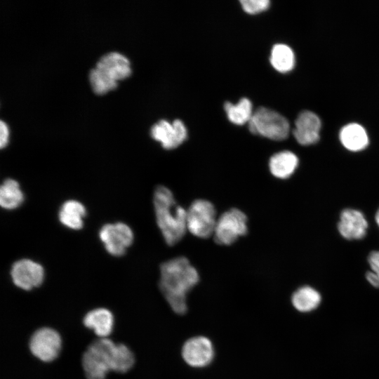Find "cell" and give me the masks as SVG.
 Returning a JSON list of instances; mask_svg holds the SVG:
<instances>
[{
  "label": "cell",
  "mask_w": 379,
  "mask_h": 379,
  "mask_svg": "<svg viewBox=\"0 0 379 379\" xmlns=\"http://www.w3.org/2000/svg\"><path fill=\"white\" fill-rule=\"evenodd\" d=\"M339 138L344 147L352 152L361 151L368 145V137L365 128L356 123L343 126L340 131Z\"/></svg>",
  "instance_id": "17"
},
{
  "label": "cell",
  "mask_w": 379,
  "mask_h": 379,
  "mask_svg": "<svg viewBox=\"0 0 379 379\" xmlns=\"http://www.w3.org/2000/svg\"><path fill=\"white\" fill-rule=\"evenodd\" d=\"M153 204L157 224L164 241L169 246L176 244L187 231V210L178 205L172 192L162 185L154 190Z\"/></svg>",
  "instance_id": "2"
},
{
  "label": "cell",
  "mask_w": 379,
  "mask_h": 379,
  "mask_svg": "<svg viewBox=\"0 0 379 379\" xmlns=\"http://www.w3.org/2000/svg\"><path fill=\"white\" fill-rule=\"evenodd\" d=\"M248 129L253 134L279 141L288 138L290 125L288 120L277 112L260 107L254 111L248 122Z\"/></svg>",
  "instance_id": "5"
},
{
  "label": "cell",
  "mask_w": 379,
  "mask_h": 379,
  "mask_svg": "<svg viewBox=\"0 0 379 379\" xmlns=\"http://www.w3.org/2000/svg\"><path fill=\"white\" fill-rule=\"evenodd\" d=\"M199 281L197 270L185 257L172 258L160 266L159 288L177 314L186 312L187 294Z\"/></svg>",
  "instance_id": "1"
},
{
  "label": "cell",
  "mask_w": 379,
  "mask_h": 379,
  "mask_svg": "<svg viewBox=\"0 0 379 379\" xmlns=\"http://www.w3.org/2000/svg\"><path fill=\"white\" fill-rule=\"evenodd\" d=\"M117 344L108 338H99L87 348L82 357V366L87 379H105L114 371Z\"/></svg>",
  "instance_id": "4"
},
{
  "label": "cell",
  "mask_w": 379,
  "mask_h": 379,
  "mask_svg": "<svg viewBox=\"0 0 379 379\" xmlns=\"http://www.w3.org/2000/svg\"><path fill=\"white\" fill-rule=\"evenodd\" d=\"M84 326L92 329L100 338H107L114 326L112 313L106 308H97L88 312L83 320Z\"/></svg>",
  "instance_id": "15"
},
{
  "label": "cell",
  "mask_w": 379,
  "mask_h": 379,
  "mask_svg": "<svg viewBox=\"0 0 379 379\" xmlns=\"http://www.w3.org/2000/svg\"><path fill=\"white\" fill-rule=\"evenodd\" d=\"M8 128L7 125L2 121L0 122V146L4 147L8 141Z\"/></svg>",
  "instance_id": "25"
},
{
  "label": "cell",
  "mask_w": 379,
  "mask_h": 379,
  "mask_svg": "<svg viewBox=\"0 0 379 379\" xmlns=\"http://www.w3.org/2000/svg\"><path fill=\"white\" fill-rule=\"evenodd\" d=\"M366 278L373 287L379 288V277L372 270L366 272Z\"/></svg>",
  "instance_id": "26"
},
{
  "label": "cell",
  "mask_w": 379,
  "mask_h": 379,
  "mask_svg": "<svg viewBox=\"0 0 379 379\" xmlns=\"http://www.w3.org/2000/svg\"><path fill=\"white\" fill-rule=\"evenodd\" d=\"M24 201V194L18 181L8 178L0 187V204L6 210L18 208Z\"/></svg>",
  "instance_id": "20"
},
{
  "label": "cell",
  "mask_w": 379,
  "mask_h": 379,
  "mask_svg": "<svg viewBox=\"0 0 379 379\" xmlns=\"http://www.w3.org/2000/svg\"><path fill=\"white\" fill-rule=\"evenodd\" d=\"M218 218L214 206L206 199H196L187 209V230L192 235L206 239L213 235Z\"/></svg>",
  "instance_id": "6"
},
{
  "label": "cell",
  "mask_w": 379,
  "mask_h": 379,
  "mask_svg": "<svg viewBox=\"0 0 379 379\" xmlns=\"http://www.w3.org/2000/svg\"><path fill=\"white\" fill-rule=\"evenodd\" d=\"M321 120L314 112H300L295 121L293 134L296 141L302 145H310L319 141L320 138Z\"/></svg>",
  "instance_id": "13"
},
{
  "label": "cell",
  "mask_w": 379,
  "mask_h": 379,
  "mask_svg": "<svg viewBox=\"0 0 379 379\" xmlns=\"http://www.w3.org/2000/svg\"><path fill=\"white\" fill-rule=\"evenodd\" d=\"M375 222H376L377 225L379 227V208H378V210L377 211V212L375 213Z\"/></svg>",
  "instance_id": "27"
},
{
  "label": "cell",
  "mask_w": 379,
  "mask_h": 379,
  "mask_svg": "<svg viewBox=\"0 0 379 379\" xmlns=\"http://www.w3.org/2000/svg\"><path fill=\"white\" fill-rule=\"evenodd\" d=\"M243 10L248 14H257L266 11L270 5L268 0H241Z\"/></svg>",
  "instance_id": "23"
},
{
  "label": "cell",
  "mask_w": 379,
  "mask_h": 379,
  "mask_svg": "<svg viewBox=\"0 0 379 379\" xmlns=\"http://www.w3.org/2000/svg\"><path fill=\"white\" fill-rule=\"evenodd\" d=\"M298 158L288 150L281 151L273 154L269 161L270 173L279 179L291 176L298 166Z\"/></svg>",
  "instance_id": "16"
},
{
  "label": "cell",
  "mask_w": 379,
  "mask_h": 379,
  "mask_svg": "<svg viewBox=\"0 0 379 379\" xmlns=\"http://www.w3.org/2000/svg\"><path fill=\"white\" fill-rule=\"evenodd\" d=\"M321 296L318 291L310 286L298 288L292 295L293 307L300 312H310L320 305Z\"/></svg>",
  "instance_id": "19"
},
{
  "label": "cell",
  "mask_w": 379,
  "mask_h": 379,
  "mask_svg": "<svg viewBox=\"0 0 379 379\" xmlns=\"http://www.w3.org/2000/svg\"><path fill=\"white\" fill-rule=\"evenodd\" d=\"M224 109L230 121L236 125L248 124L254 112L251 100L246 98H241L236 105L227 102Z\"/></svg>",
  "instance_id": "22"
},
{
  "label": "cell",
  "mask_w": 379,
  "mask_h": 379,
  "mask_svg": "<svg viewBox=\"0 0 379 379\" xmlns=\"http://www.w3.org/2000/svg\"><path fill=\"white\" fill-rule=\"evenodd\" d=\"M247 217L241 210L233 208L218 218L213 238L218 244L228 246L247 233Z\"/></svg>",
  "instance_id": "7"
},
{
  "label": "cell",
  "mask_w": 379,
  "mask_h": 379,
  "mask_svg": "<svg viewBox=\"0 0 379 379\" xmlns=\"http://www.w3.org/2000/svg\"><path fill=\"white\" fill-rule=\"evenodd\" d=\"M270 62L277 71L281 73L288 72L293 69L295 65L294 53L286 44H275L271 51Z\"/></svg>",
  "instance_id": "21"
},
{
  "label": "cell",
  "mask_w": 379,
  "mask_h": 379,
  "mask_svg": "<svg viewBox=\"0 0 379 379\" xmlns=\"http://www.w3.org/2000/svg\"><path fill=\"white\" fill-rule=\"evenodd\" d=\"M86 208L80 201L71 199L65 201L59 211L58 218L66 227L78 230L84 226Z\"/></svg>",
  "instance_id": "18"
},
{
  "label": "cell",
  "mask_w": 379,
  "mask_h": 379,
  "mask_svg": "<svg viewBox=\"0 0 379 379\" xmlns=\"http://www.w3.org/2000/svg\"><path fill=\"white\" fill-rule=\"evenodd\" d=\"M131 73L128 59L122 54L111 52L100 58L91 69L89 79L93 91L101 95L115 88L117 81L128 77Z\"/></svg>",
  "instance_id": "3"
},
{
  "label": "cell",
  "mask_w": 379,
  "mask_h": 379,
  "mask_svg": "<svg viewBox=\"0 0 379 379\" xmlns=\"http://www.w3.org/2000/svg\"><path fill=\"white\" fill-rule=\"evenodd\" d=\"M187 135V128L180 119H175L172 123L161 120L151 128L152 138L159 141L166 149L180 146L186 140Z\"/></svg>",
  "instance_id": "12"
},
{
  "label": "cell",
  "mask_w": 379,
  "mask_h": 379,
  "mask_svg": "<svg viewBox=\"0 0 379 379\" xmlns=\"http://www.w3.org/2000/svg\"><path fill=\"white\" fill-rule=\"evenodd\" d=\"M99 238L107 253L121 256L133 242L134 234L128 225L117 222L103 225L99 231Z\"/></svg>",
  "instance_id": "8"
},
{
  "label": "cell",
  "mask_w": 379,
  "mask_h": 379,
  "mask_svg": "<svg viewBox=\"0 0 379 379\" xmlns=\"http://www.w3.org/2000/svg\"><path fill=\"white\" fill-rule=\"evenodd\" d=\"M368 262L371 270L379 277V251H372L368 257Z\"/></svg>",
  "instance_id": "24"
},
{
  "label": "cell",
  "mask_w": 379,
  "mask_h": 379,
  "mask_svg": "<svg viewBox=\"0 0 379 379\" xmlns=\"http://www.w3.org/2000/svg\"><path fill=\"white\" fill-rule=\"evenodd\" d=\"M11 277L15 286L29 291L43 283L45 272L43 266L31 259L23 258L15 262L11 270Z\"/></svg>",
  "instance_id": "10"
},
{
  "label": "cell",
  "mask_w": 379,
  "mask_h": 379,
  "mask_svg": "<svg viewBox=\"0 0 379 379\" xmlns=\"http://www.w3.org/2000/svg\"><path fill=\"white\" fill-rule=\"evenodd\" d=\"M368 222L364 214L356 209H344L340 215L338 230L346 239H361L366 234Z\"/></svg>",
  "instance_id": "14"
},
{
  "label": "cell",
  "mask_w": 379,
  "mask_h": 379,
  "mask_svg": "<svg viewBox=\"0 0 379 379\" xmlns=\"http://www.w3.org/2000/svg\"><path fill=\"white\" fill-rule=\"evenodd\" d=\"M32 354L44 362H51L59 355L62 347V339L55 330L43 327L37 329L29 340Z\"/></svg>",
  "instance_id": "9"
},
{
  "label": "cell",
  "mask_w": 379,
  "mask_h": 379,
  "mask_svg": "<svg viewBox=\"0 0 379 379\" xmlns=\"http://www.w3.org/2000/svg\"><path fill=\"white\" fill-rule=\"evenodd\" d=\"M185 361L193 367H204L209 364L214 357L211 341L205 336H194L185 341L182 347Z\"/></svg>",
  "instance_id": "11"
}]
</instances>
